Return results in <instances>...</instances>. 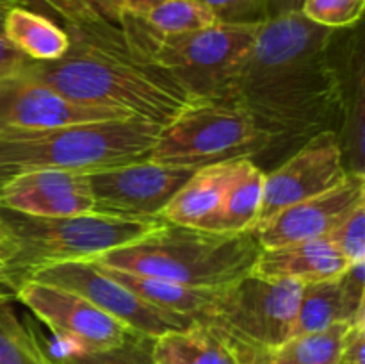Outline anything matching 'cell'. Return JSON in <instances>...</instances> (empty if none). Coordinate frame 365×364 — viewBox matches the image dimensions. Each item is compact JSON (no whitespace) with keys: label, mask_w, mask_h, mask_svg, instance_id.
<instances>
[{"label":"cell","mask_w":365,"mask_h":364,"mask_svg":"<svg viewBox=\"0 0 365 364\" xmlns=\"http://www.w3.org/2000/svg\"><path fill=\"white\" fill-rule=\"evenodd\" d=\"M13 298H14V291L11 289L9 282H7L6 268H4V264L0 263V300H13Z\"/></svg>","instance_id":"38"},{"label":"cell","mask_w":365,"mask_h":364,"mask_svg":"<svg viewBox=\"0 0 365 364\" xmlns=\"http://www.w3.org/2000/svg\"><path fill=\"white\" fill-rule=\"evenodd\" d=\"M341 364H365V323L349 327Z\"/></svg>","instance_id":"32"},{"label":"cell","mask_w":365,"mask_h":364,"mask_svg":"<svg viewBox=\"0 0 365 364\" xmlns=\"http://www.w3.org/2000/svg\"><path fill=\"white\" fill-rule=\"evenodd\" d=\"M98 266H102V264H98ZM102 268L110 277L121 282L125 288L130 289L134 295H138L150 305L182 314V316H187L195 321H202L205 318L217 291V289L191 288V285L178 284V282L166 280V278L132 273V271L118 270L113 266Z\"/></svg>","instance_id":"19"},{"label":"cell","mask_w":365,"mask_h":364,"mask_svg":"<svg viewBox=\"0 0 365 364\" xmlns=\"http://www.w3.org/2000/svg\"><path fill=\"white\" fill-rule=\"evenodd\" d=\"M271 138L237 100L202 102L160 128L148 159L177 168H198L234 159H255Z\"/></svg>","instance_id":"7"},{"label":"cell","mask_w":365,"mask_h":364,"mask_svg":"<svg viewBox=\"0 0 365 364\" xmlns=\"http://www.w3.org/2000/svg\"><path fill=\"white\" fill-rule=\"evenodd\" d=\"M0 220L11 239L6 275L11 289L41 268L71 261H95L96 257L141 241L159 231L163 218H125L88 213L77 216H27L0 207Z\"/></svg>","instance_id":"6"},{"label":"cell","mask_w":365,"mask_h":364,"mask_svg":"<svg viewBox=\"0 0 365 364\" xmlns=\"http://www.w3.org/2000/svg\"><path fill=\"white\" fill-rule=\"evenodd\" d=\"M305 0H266L267 20L284 16V14L299 13Z\"/></svg>","instance_id":"34"},{"label":"cell","mask_w":365,"mask_h":364,"mask_svg":"<svg viewBox=\"0 0 365 364\" xmlns=\"http://www.w3.org/2000/svg\"><path fill=\"white\" fill-rule=\"evenodd\" d=\"M348 173L337 132L324 131L312 136L285 157L284 163L264 175L257 227L294 203L330 191L341 184Z\"/></svg>","instance_id":"11"},{"label":"cell","mask_w":365,"mask_h":364,"mask_svg":"<svg viewBox=\"0 0 365 364\" xmlns=\"http://www.w3.org/2000/svg\"><path fill=\"white\" fill-rule=\"evenodd\" d=\"M152 31L164 36L185 34L216 25L212 14L198 0H160L146 13L135 14Z\"/></svg>","instance_id":"25"},{"label":"cell","mask_w":365,"mask_h":364,"mask_svg":"<svg viewBox=\"0 0 365 364\" xmlns=\"http://www.w3.org/2000/svg\"><path fill=\"white\" fill-rule=\"evenodd\" d=\"M349 327L341 321L324 330L294 335L273 353L284 364H341Z\"/></svg>","instance_id":"24"},{"label":"cell","mask_w":365,"mask_h":364,"mask_svg":"<svg viewBox=\"0 0 365 364\" xmlns=\"http://www.w3.org/2000/svg\"><path fill=\"white\" fill-rule=\"evenodd\" d=\"M128 49L160 68L198 100H234L235 84L259 25H212L185 34L164 36L139 16L121 11L118 20Z\"/></svg>","instance_id":"4"},{"label":"cell","mask_w":365,"mask_h":364,"mask_svg":"<svg viewBox=\"0 0 365 364\" xmlns=\"http://www.w3.org/2000/svg\"><path fill=\"white\" fill-rule=\"evenodd\" d=\"M220 25H259L267 20L266 0H198Z\"/></svg>","instance_id":"28"},{"label":"cell","mask_w":365,"mask_h":364,"mask_svg":"<svg viewBox=\"0 0 365 364\" xmlns=\"http://www.w3.org/2000/svg\"><path fill=\"white\" fill-rule=\"evenodd\" d=\"M339 31L302 13L260 24L235 84L237 100L271 138L269 152H287L324 131H341L346 111L344 56ZM344 54V52H342Z\"/></svg>","instance_id":"1"},{"label":"cell","mask_w":365,"mask_h":364,"mask_svg":"<svg viewBox=\"0 0 365 364\" xmlns=\"http://www.w3.org/2000/svg\"><path fill=\"white\" fill-rule=\"evenodd\" d=\"M365 0H305L299 13L321 27L346 31L360 24Z\"/></svg>","instance_id":"26"},{"label":"cell","mask_w":365,"mask_h":364,"mask_svg":"<svg viewBox=\"0 0 365 364\" xmlns=\"http://www.w3.org/2000/svg\"><path fill=\"white\" fill-rule=\"evenodd\" d=\"M0 207L27 216L61 218L95 213L88 173L39 168L11 175L0 184Z\"/></svg>","instance_id":"15"},{"label":"cell","mask_w":365,"mask_h":364,"mask_svg":"<svg viewBox=\"0 0 365 364\" xmlns=\"http://www.w3.org/2000/svg\"><path fill=\"white\" fill-rule=\"evenodd\" d=\"M27 61L20 50L14 49L4 36H0V77L21 70Z\"/></svg>","instance_id":"33"},{"label":"cell","mask_w":365,"mask_h":364,"mask_svg":"<svg viewBox=\"0 0 365 364\" xmlns=\"http://www.w3.org/2000/svg\"><path fill=\"white\" fill-rule=\"evenodd\" d=\"M25 280L70 289L146 339H155L171 330H184L195 323L191 318L146 303L93 261H71L41 268Z\"/></svg>","instance_id":"10"},{"label":"cell","mask_w":365,"mask_h":364,"mask_svg":"<svg viewBox=\"0 0 365 364\" xmlns=\"http://www.w3.org/2000/svg\"><path fill=\"white\" fill-rule=\"evenodd\" d=\"M9 7H11L9 4H6V2H2V0H0V36H2V32H4V18H6Z\"/></svg>","instance_id":"39"},{"label":"cell","mask_w":365,"mask_h":364,"mask_svg":"<svg viewBox=\"0 0 365 364\" xmlns=\"http://www.w3.org/2000/svg\"><path fill=\"white\" fill-rule=\"evenodd\" d=\"M341 321L348 323L344 320L339 278L302 284V295H299L291 338L324 330Z\"/></svg>","instance_id":"22"},{"label":"cell","mask_w":365,"mask_h":364,"mask_svg":"<svg viewBox=\"0 0 365 364\" xmlns=\"http://www.w3.org/2000/svg\"><path fill=\"white\" fill-rule=\"evenodd\" d=\"M70 49L61 59L36 63L25 71L66 98L88 106L109 107L159 127L207 100L182 89L160 68L135 56L125 43L120 25L95 29L66 25Z\"/></svg>","instance_id":"2"},{"label":"cell","mask_w":365,"mask_h":364,"mask_svg":"<svg viewBox=\"0 0 365 364\" xmlns=\"http://www.w3.org/2000/svg\"><path fill=\"white\" fill-rule=\"evenodd\" d=\"M344 320L349 325L365 323V261L348 264L339 277Z\"/></svg>","instance_id":"30"},{"label":"cell","mask_w":365,"mask_h":364,"mask_svg":"<svg viewBox=\"0 0 365 364\" xmlns=\"http://www.w3.org/2000/svg\"><path fill=\"white\" fill-rule=\"evenodd\" d=\"M260 250L255 231L228 234L166 221L141 241L110 250L93 263L191 288L221 289L252 273Z\"/></svg>","instance_id":"3"},{"label":"cell","mask_w":365,"mask_h":364,"mask_svg":"<svg viewBox=\"0 0 365 364\" xmlns=\"http://www.w3.org/2000/svg\"><path fill=\"white\" fill-rule=\"evenodd\" d=\"M2 2L9 4L11 7H13V6H24L25 7V4H27L29 0H2Z\"/></svg>","instance_id":"40"},{"label":"cell","mask_w":365,"mask_h":364,"mask_svg":"<svg viewBox=\"0 0 365 364\" xmlns=\"http://www.w3.org/2000/svg\"><path fill=\"white\" fill-rule=\"evenodd\" d=\"M252 353L203 321L166 332L150 346L152 364H246Z\"/></svg>","instance_id":"18"},{"label":"cell","mask_w":365,"mask_h":364,"mask_svg":"<svg viewBox=\"0 0 365 364\" xmlns=\"http://www.w3.org/2000/svg\"><path fill=\"white\" fill-rule=\"evenodd\" d=\"M302 282L248 273L217 289L203 323L248 352H273L291 339Z\"/></svg>","instance_id":"8"},{"label":"cell","mask_w":365,"mask_h":364,"mask_svg":"<svg viewBox=\"0 0 365 364\" xmlns=\"http://www.w3.org/2000/svg\"><path fill=\"white\" fill-rule=\"evenodd\" d=\"M246 364H284L274 357L273 352H253L248 357Z\"/></svg>","instance_id":"37"},{"label":"cell","mask_w":365,"mask_h":364,"mask_svg":"<svg viewBox=\"0 0 365 364\" xmlns=\"http://www.w3.org/2000/svg\"><path fill=\"white\" fill-rule=\"evenodd\" d=\"M110 6L116 7L118 11H125V13L132 14H143L153 7L155 4H159L160 0H109Z\"/></svg>","instance_id":"35"},{"label":"cell","mask_w":365,"mask_h":364,"mask_svg":"<svg viewBox=\"0 0 365 364\" xmlns=\"http://www.w3.org/2000/svg\"><path fill=\"white\" fill-rule=\"evenodd\" d=\"M195 173L145 159L88 173L95 213L125 218H160V211Z\"/></svg>","instance_id":"12"},{"label":"cell","mask_w":365,"mask_h":364,"mask_svg":"<svg viewBox=\"0 0 365 364\" xmlns=\"http://www.w3.org/2000/svg\"><path fill=\"white\" fill-rule=\"evenodd\" d=\"M11 256V239H9V232H7L6 225L4 221L0 220V263L6 264L7 259ZM6 268V266H4Z\"/></svg>","instance_id":"36"},{"label":"cell","mask_w":365,"mask_h":364,"mask_svg":"<svg viewBox=\"0 0 365 364\" xmlns=\"http://www.w3.org/2000/svg\"><path fill=\"white\" fill-rule=\"evenodd\" d=\"M160 128L141 118H118L0 136V184L25 170L91 173L145 161Z\"/></svg>","instance_id":"5"},{"label":"cell","mask_w":365,"mask_h":364,"mask_svg":"<svg viewBox=\"0 0 365 364\" xmlns=\"http://www.w3.org/2000/svg\"><path fill=\"white\" fill-rule=\"evenodd\" d=\"M348 264L344 256L323 238L262 248L252 273L264 278H287L309 284L339 278Z\"/></svg>","instance_id":"17"},{"label":"cell","mask_w":365,"mask_h":364,"mask_svg":"<svg viewBox=\"0 0 365 364\" xmlns=\"http://www.w3.org/2000/svg\"><path fill=\"white\" fill-rule=\"evenodd\" d=\"M0 364H59L46 352L38 328L24 325L9 300H0Z\"/></svg>","instance_id":"23"},{"label":"cell","mask_w":365,"mask_h":364,"mask_svg":"<svg viewBox=\"0 0 365 364\" xmlns=\"http://www.w3.org/2000/svg\"><path fill=\"white\" fill-rule=\"evenodd\" d=\"M4 38L27 59L36 63L57 61L70 49V34L43 14L13 6L4 18Z\"/></svg>","instance_id":"20"},{"label":"cell","mask_w":365,"mask_h":364,"mask_svg":"<svg viewBox=\"0 0 365 364\" xmlns=\"http://www.w3.org/2000/svg\"><path fill=\"white\" fill-rule=\"evenodd\" d=\"M153 339H135L128 345L103 352H88L71 357L66 360H57L59 364H152L150 346Z\"/></svg>","instance_id":"31"},{"label":"cell","mask_w":365,"mask_h":364,"mask_svg":"<svg viewBox=\"0 0 365 364\" xmlns=\"http://www.w3.org/2000/svg\"><path fill=\"white\" fill-rule=\"evenodd\" d=\"M234 161L209 164L195 170L187 182L160 211L159 216L171 225L217 232Z\"/></svg>","instance_id":"16"},{"label":"cell","mask_w":365,"mask_h":364,"mask_svg":"<svg viewBox=\"0 0 365 364\" xmlns=\"http://www.w3.org/2000/svg\"><path fill=\"white\" fill-rule=\"evenodd\" d=\"M365 206V175L348 173L339 186L294 203L255 228L262 248L328 238L356 207Z\"/></svg>","instance_id":"14"},{"label":"cell","mask_w":365,"mask_h":364,"mask_svg":"<svg viewBox=\"0 0 365 364\" xmlns=\"http://www.w3.org/2000/svg\"><path fill=\"white\" fill-rule=\"evenodd\" d=\"M327 239L349 264L365 261V206L356 207Z\"/></svg>","instance_id":"29"},{"label":"cell","mask_w":365,"mask_h":364,"mask_svg":"<svg viewBox=\"0 0 365 364\" xmlns=\"http://www.w3.org/2000/svg\"><path fill=\"white\" fill-rule=\"evenodd\" d=\"M264 175L266 173L255 163V159L234 161V170L221 207L217 232L237 234V232L255 231L260 203H262Z\"/></svg>","instance_id":"21"},{"label":"cell","mask_w":365,"mask_h":364,"mask_svg":"<svg viewBox=\"0 0 365 364\" xmlns=\"http://www.w3.org/2000/svg\"><path fill=\"white\" fill-rule=\"evenodd\" d=\"M56 338L53 345L43 341L53 360H66L88 352L114 350L141 339L113 316L70 289L38 280H24L14 293Z\"/></svg>","instance_id":"9"},{"label":"cell","mask_w":365,"mask_h":364,"mask_svg":"<svg viewBox=\"0 0 365 364\" xmlns=\"http://www.w3.org/2000/svg\"><path fill=\"white\" fill-rule=\"evenodd\" d=\"M63 16L66 25L95 29L106 24H118L120 11L109 0H43Z\"/></svg>","instance_id":"27"},{"label":"cell","mask_w":365,"mask_h":364,"mask_svg":"<svg viewBox=\"0 0 365 364\" xmlns=\"http://www.w3.org/2000/svg\"><path fill=\"white\" fill-rule=\"evenodd\" d=\"M118 118L134 116L109 107L73 102L29 75L25 68L0 77V136Z\"/></svg>","instance_id":"13"}]
</instances>
